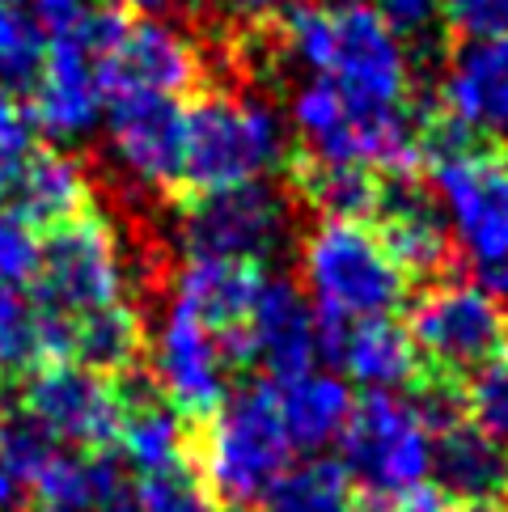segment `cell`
Wrapping results in <instances>:
<instances>
[{
    "instance_id": "1f68e13d",
    "label": "cell",
    "mask_w": 508,
    "mask_h": 512,
    "mask_svg": "<svg viewBox=\"0 0 508 512\" xmlns=\"http://www.w3.org/2000/svg\"><path fill=\"white\" fill-rule=\"evenodd\" d=\"M441 17L462 43L508 39V0H441Z\"/></svg>"
},
{
    "instance_id": "4dcf8cb0",
    "label": "cell",
    "mask_w": 508,
    "mask_h": 512,
    "mask_svg": "<svg viewBox=\"0 0 508 512\" xmlns=\"http://www.w3.org/2000/svg\"><path fill=\"white\" fill-rule=\"evenodd\" d=\"M22 9L47 43L89 39L106 22V9H98V0H22Z\"/></svg>"
},
{
    "instance_id": "2e32d148",
    "label": "cell",
    "mask_w": 508,
    "mask_h": 512,
    "mask_svg": "<svg viewBox=\"0 0 508 512\" xmlns=\"http://www.w3.org/2000/svg\"><path fill=\"white\" fill-rule=\"evenodd\" d=\"M246 331L254 343V369L271 386H293V381L314 373L318 326H314V309L305 305V292L293 280L284 276L263 280V292L250 309Z\"/></svg>"
},
{
    "instance_id": "ba28073f",
    "label": "cell",
    "mask_w": 508,
    "mask_h": 512,
    "mask_svg": "<svg viewBox=\"0 0 508 512\" xmlns=\"http://www.w3.org/2000/svg\"><path fill=\"white\" fill-rule=\"evenodd\" d=\"M339 449L352 483H360L369 496L394 500L428 483L432 436L411 398L386 390H369L365 398H356Z\"/></svg>"
},
{
    "instance_id": "d590c367",
    "label": "cell",
    "mask_w": 508,
    "mask_h": 512,
    "mask_svg": "<svg viewBox=\"0 0 508 512\" xmlns=\"http://www.w3.org/2000/svg\"><path fill=\"white\" fill-rule=\"evenodd\" d=\"M352 512H453V504H449L432 483H424V487L407 491V496H394V500L369 496V500L352 504Z\"/></svg>"
},
{
    "instance_id": "9a60e30c",
    "label": "cell",
    "mask_w": 508,
    "mask_h": 512,
    "mask_svg": "<svg viewBox=\"0 0 508 512\" xmlns=\"http://www.w3.org/2000/svg\"><path fill=\"white\" fill-rule=\"evenodd\" d=\"M149 373L161 386V394L174 402V411L191 419L195 428H204L229 394L221 343L183 305L170 309L161 335L149 343Z\"/></svg>"
},
{
    "instance_id": "f546056e",
    "label": "cell",
    "mask_w": 508,
    "mask_h": 512,
    "mask_svg": "<svg viewBox=\"0 0 508 512\" xmlns=\"http://www.w3.org/2000/svg\"><path fill=\"white\" fill-rule=\"evenodd\" d=\"M462 394L470 424H479L496 445H508V347L466 377Z\"/></svg>"
},
{
    "instance_id": "83f0119b",
    "label": "cell",
    "mask_w": 508,
    "mask_h": 512,
    "mask_svg": "<svg viewBox=\"0 0 508 512\" xmlns=\"http://www.w3.org/2000/svg\"><path fill=\"white\" fill-rule=\"evenodd\" d=\"M208 474L195 462H178L170 470L136 474V512H221Z\"/></svg>"
},
{
    "instance_id": "60d3db41",
    "label": "cell",
    "mask_w": 508,
    "mask_h": 512,
    "mask_svg": "<svg viewBox=\"0 0 508 512\" xmlns=\"http://www.w3.org/2000/svg\"><path fill=\"white\" fill-rule=\"evenodd\" d=\"M17 5V0H0V13H5V9H13Z\"/></svg>"
},
{
    "instance_id": "8992f818",
    "label": "cell",
    "mask_w": 508,
    "mask_h": 512,
    "mask_svg": "<svg viewBox=\"0 0 508 512\" xmlns=\"http://www.w3.org/2000/svg\"><path fill=\"white\" fill-rule=\"evenodd\" d=\"M403 326L420 347L424 369L453 381H466L479 364L508 347V314L492 292L466 276L420 288L407 305Z\"/></svg>"
},
{
    "instance_id": "7c38bea8",
    "label": "cell",
    "mask_w": 508,
    "mask_h": 512,
    "mask_svg": "<svg viewBox=\"0 0 508 512\" xmlns=\"http://www.w3.org/2000/svg\"><path fill=\"white\" fill-rule=\"evenodd\" d=\"M106 136L119 166L140 187L183 195L187 174V106L166 94H115L106 106Z\"/></svg>"
},
{
    "instance_id": "d4e9b609",
    "label": "cell",
    "mask_w": 508,
    "mask_h": 512,
    "mask_svg": "<svg viewBox=\"0 0 508 512\" xmlns=\"http://www.w3.org/2000/svg\"><path fill=\"white\" fill-rule=\"evenodd\" d=\"M352 402L356 398L348 390V381L331 373H310L293 381V386H280V415L293 449L318 453L331 441H339L343 428H348Z\"/></svg>"
},
{
    "instance_id": "4316f807",
    "label": "cell",
    "mask_w": 508,
    "mask_h": 512,
    "mask_svg": "<svg viewBox=\"0 0 508 512\" xmlns=\"http://www.w3.org/2000/svg\"><path fill=\"white\" fill-rule=\"evenodd\" d=\"M43 356V318L26 284L0 280V381L30 377Z\"/></svg>"
},
{
    "instance_id": "8fae6325",
    "label": "cell",
    "mask_w": 508,
    "mask_h": 512,
    "mask_svg": "<svg viewBox=\"0 0 508 512\" xmlns=\"http://www.w3.org/2000/svg\"><path fill=\"white\" fill-rule=\"evenodd\" d=\"M111 26H115V13H106V22L89 39L47 43V60L30 89L26 111L34 127L47 132L51 140H85L102 123L106 106H111L106 77H102V47Z\"/></svg>"
},
{
    "instance_id": "b9f144b4",
    "label": "cell",
    "mask_w": 508,
    "mask_h": 512,
    "mask_svg": "<svg viewBox=\"0 0 508 512\" xmlns=\"http://www.w3.org/2000/svg\"><path fill=\"white\" fill-rule=\"evenodd\" d=\"M504 496H508V483H504Z\"/></svg>"
},
{
    "instance_id": "44dd1931",
    "label": "cell",
    "mask_w": 508,
    "mask_h": 512,
    "mask_svg": "<svg viewBox=\"0 0 508 512\" xmlns=\"http://www.w3.org/2000/svg\"><path fill=\"white\" fill-rule=\"evenodd\" d=\"M288 191L322 221L335 225H369L381 199V174L369 166L318 161L314 153H288Z\"/></svg>"
},
{
    "instance_id": "e0dca14e",
    "label": "cell",
    "mask_w": 508,
    "mask_h": 512,
    "mask_svg": "<svg viewBox=\"0 0 508 512\" xmlns=\"http://www.w3.org/2000/svg\"><path fill=\"white\" fill-rule=\"evenodd\" d=\"M34 512H136V479L111 449H60L30 483Z\"/></svg>"
},
{
    "instance_id": "f1b7e54d",
    "label": "cell",
    "mask_w": 508,
    "mask_h": 512,
    "mask_svg": "<svg viewBox=\"0 0 508 512\" xmlns=\"http://www.w3.org/2000/svg\"><path fill=\"white\" fill-rule=\"evenodd\" d=\"M43 60H47V39L30 22V13L22 5L0 13V89L30 94L43 72Z\"/></svg>"
},
{
    "instance_id": "52a82bcc",
    "label": "cell",
    "mask_w": 508,
    "mask_h": 512,
    "mask_svg": "<svg viewBox=\"0 0 508 512\" xmlns=\"http://www.w3.org/2000/svg\"><path fill=\"white\" fill-rule=\"evenodd\" d=\"M34 305L60 318L94 314L123 297V250L102 212L85 208L72 221L47 229L34 267Z\"/></svg>"
},
{
    "instance_id": "8d00e7d4",
    "label": "cell",
    "mask_w": 508,
    "mask_h": 512,
    "mask_svg": "<svg viewBox=\"0 0 508 512\" xmlns=\"http://www.w3.org/2000/svg\"><path fill=\"white\" fill-rule=\"evenodd\" d=\"M229 13H238V17H250V22H259V17H271V13H280L288 9L293 0H225Z\"/></svg>"
},
{
    "instance_id": "ffe728a7",
    "label": "cell",
    "mask_w": 508,
    "mask_h": 512,
    "mask_svg": "<svg viewBox=\"0 0 508 512\" xmlns=\"http://www.w3.org/2000/svg\"><path fill=\"white\" fill-rule=\"evenodd\" d=\"M428 474H432V487H437L453 508L492 504V500H504L508 457L492 436L479 424H470V415H466L432 436Z\"/></svg>"
},
{
    "instance_id": "603a6c76",
    "label": "cell",
    "mask_w": 508,
    "mask_h": 512,
    "mask_svg": "<svg viewBox=\"0 0 508 512\" xmlns=\"http://www.w3.org/2000/svg\"><path fill=\"white\" fill-rule=\"evenodd\" d=\"M339 369L369 390H411L424 373V356L398 318H356L339 352Z\"/></svg>"
},
{
    "instance_id": "4fadbf2b",
    "label": "cell",
    "mask_w": 508,
    "mask_h": 512,
    "mask_svg": "<svg viewBox=\"0 0 508 512\" xmlns=\"http://www.w3.org/2000/svg\"><path fill=\"white\" fill-rule=\"evenodd\" d=\"M199 47L191 34L161 17H119L102 47L106 94H166L178 98L199 85Z\"/></svg>"
},
{
    "instance_id": "7402d4cb",
    "label": "cell",
    "mask_w": 508,
    "mask_h": 512,
    "mask_svg": "<svg viewBox=\"0 0 508 512\" xmlns=\"http://www.w3.org/2000/svg\"><path fill=\"white\" fill-rule=\"evenodd\" d=\"M259 263H229V259H187L178 276V301L187 314H195L212 335H225L233 326L250 322V309L263 292Z\"/></svg>"
},
{
    "instance_id": "30bf717a",
    "label": "cell",
    "mask_w": 508,
    "mask_h": 512,
    "mask_svg": "<svg viewBox=\"0 0 508 512\" xmlns=\"http://www.w3.org/2000/svg\"><path fill=\"white\" fill-rule=\"evenodd\" d=\"M34 424L47 428L51 441H64L81 453L111 449L119 441V390L115 377H102L85 364L56 360L39 364L22 381V398H17Z\"/></svg>"
},
{
    "instance_id": "cb8c5ba5",
    "label": "cell",
    "mask_w": 508,
    "mask_h": 512,
    "mask_svg": "<svg viewBox=\"0 0 508 512\" xmlns=\"http://www.w3.org/2000/svg\"><path fill=\"white\" fill-rule=\"evenodd\" d=\"M72 364H85L102 377H123L149 364V339H144V318L132 305H102L94 314L72 318Z\"/></svg>"
},
{
    "instance_id": "7a4b0ae2",
    "label": "cell",
    "mask_w": 508,
    "mask_h": 512,
    "mask_svg": "<svg viewBox=\"0 0 508 512\" xmlns=\"http://www.w3.org/2000/svg\"><path fill=\"white\" fill-rule=\"evenodd\" d=\"M288 457H293V441L280 415V386H271L267 377L242 381L233 394H225L221 411L199 428L195 462L225 508L250 512L263 504L288 470Z\"/></svg>"
},
{
    "instance_id": "ac0fdd59",
    "label": "cell",
    "mask_w": 508,
    "mask_h": 512,
    "mask_svg": "<svg viewBox=\"0 0 508 512\" xmlns=\"http://www.w3.org/2000/svg\"><path fill=\"white\" fill-rule=\"evenodd\" d=\"M441 115L483 140L508 132V39L462 43L441 81Z\"/></svg>"
},
{
    "instance_id": "6da1fadb",
    "label": "cell",
    "mask_w": 508,
    "mask_h": 512,
    "mask_svg": "<svg viewBox=\"0 0 508 512\" xmlns=\"http://www.w3.org/2000/svg\"><path fill=\"white\" fill-rule=\"evenodd\" d=\"M280 47L310 77L335 81L348 102L398 111L411 94L407 43L369 0H301L284 9Z\"/></svg>"
},
{
    "instance_id": "9c48e42d",
    "label": "cell",
    "mask_w": 508,
    "mask_h": 512,
    "mask_svg": "<svg viewBox=\"0 0 508 512\" xmlns=\"http://www.w3.org/2000/svg\"><path fill=\"white\" fill-rule=\"evenodd\" d=\"M373 221L381 250L403 271L407 288H432L462 276V246L424 174H381V199Z\"/></svg>"
},
{
    "instance_id": "ab89813d",
    "label": "cell",
    "mask_w": 508,
    "mask_h": 512,
    "mask_svg": "<svg viewBox=\"0 0 508 512\" xmlns=\"http://www.w3.org/2000/svg\"><path fill=\"white\" fill-rule=\"evenodd\" d=\"M453 512H508V504L492 500V504H466V508H453Z\"/></svg>"
},
{
    "instance_id": "e575fe53",
    "label": "cell",
    "mask_w": 508,
    "mask_h": 512,
    "mask_svg": "<svg viewBox=\"0 0 508 512\" xmlns=\"http://www.w3.org/2000/svg\"><path fill=\"white\" fill-rule=\"evenodd\" d=\"M369 5L386 17V26L398 34V39L428 34L441 17V0H369Z\"/></svg>"
},
{
    "instance_id": "d6a6232c",
    "label": "cell",
    "mask_w": 508,
    "mask_h": 512,
    "mask_svg": "<svg viewBox=\"0 0 508 512\" xmlns=\"http://www.w3.org/2000/svg\"><path fill=\"white\" fill-rule=\"evenodd\" d=\"M34 267H39V237H34V229L17 221V216L0 208V280L30 284Z\"/></svg>"
},
{
    "instance_id": "5b68a950",
    "label": "cell",
    "mask_w": 508,
    "mask_h": 512,
    "mask_svg": "<svg viewBox=\"0 0 508 512\" xmlns=\"http://www.w3.org/2000/svg\"><path fill=\"white\" fill-rule=\"evenodd\" d=\"M301 276L314 301L343 318H394L411 292L369 225L322 221L301 246Z\"/></svg>"
},
{
    "instance_id": "f35d334b",
    "label": "cell",
    "mask_w": 508,
    "mask_h": 512,
    "mask_svg": "<svg viewBox=\"0 0 508 512\" xmlns=\"http://www.w3.org/2000/svg\"><path fill=\"white\" fill-rule=\"evenodd\" d=\"M483 288L492 292L496 305L508 314V263H492V267H487V271H483Z\"/></svg>"
},
{
    "instance_id": "7bdbcfd3",
    "label": "cell",
    "mask_w": 508,
    "mask_h": 512,
    "mask_svg": "<svg viewBox=\"0 0 508 512\" xmlns=\"http://www.w3.org/2000/svg\"><path fill=\"white\" fill-rule=\"evenodd\" d=\"M504 157H508V149H504Z\"/></svg>"
},
{
    "instance_id": "74e56055",
    "label": "cell",
    "mask_w": 508,
    "mask_h": 512,
    "mask_svg": "<svg viewBox=\"0 0 508 512\" xmlns=\"http://www.w3.org/2000/svg\"><path fill=\"white\" fill-rule=\"evenodd\" d=\"M111 13H132V17H157L161 9L170 5V0H98Z\"/></svg>"
},
{
    "instance_id": "277c9868",
    "label": "cell",
    "mask_w": 508,
    "mask_h": 512,
    "mask_svg": "<svg viewBox=\"0 0 508 512\" xmlns=\"http://www.w3.org/2000/svg\"><path fill=\"white\" fill-rule=\"evenodd\" d=\"M178 242L187 259H229V263H267L284 250L293 233V191H276L267 182L178 195Z\"/></svg>"
},
{
    "instance_id": "5bb4252c",
    "label": "cell",
    "mask_w": 508,
    "mask_h": 512,
    "mask_svg": "<svg viewBox=\"0 0 508 512\" xmlns=\"http://www.w3.org/2000/svg\"><path fill=\"white\" fill-rule=\"evenodd\" d=\"M432 191L458 229L462 254H475L483 267L508 263V157L496 144L432 166Z\"/></svg>"
},
{
    "instance_id": "836d02e7",
    "label": "cell",
    "mask_w": 508,
    "mask_h": 512,
    "mask_svg": "<svg viewBox=\"0 0 508 512\" xmlns=\"http://www.w3.org/2000/svg\"><path fill=\"white\" fill-rule=\"evenodd\" d=\"M34 149V119L17 106L9 89H0V166H22Z\"/></svg>"
},
{
    "instance_id": "3957f363",
    "label": "cell",
    "mask_w": 508,
    "mask_h": 512,
    "mask_svg": "<svg viewBox=\"0 0 508 512\" xmlns=\"http://www.w3.org/2000/svg\"><path fill=\"white\" fill-rule=\"evenodd\" d=\"M288 161L284 119L267 102L246 94H199L187 106V174L183 195L225 191L259 182Z\"/></svg>"
},
{
    "instance_id": "484cf974",
    "label": "cell",
    "mask_w": 508,
    "mask_h": 512,
    "mask_svg": "<svg viewBox=\"0 0 508 512\" xmlns=\"http://www.w3.org/2000/svg\"><path fill=\"white\" fill-rule=\"evenodd\" d=\"M263 512H352V474L339 457H310L280 474L263 496Z\"/></svg>"
},
{
    "instance_id": "d6986e66",
    "label": "cell",
    "mask_w": 508,
    "mask_h": 512,
    "mask_svg": "<svg viewBox=\"0 0 508 512\" xmlns=\"http://www.w3.org/2000/svg\"><path fill=\"white\" fill-rule=\"evenodd\" d=\"M89 195H94V182H89V170L72 153L30 149V157L17 166L5 199H0V208L17 216L26 229L47 233L72 221V216H81L89 208Z\"/></svg>"
}]
</instances>
